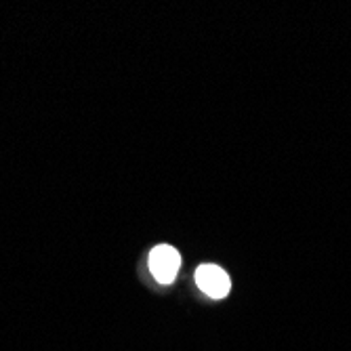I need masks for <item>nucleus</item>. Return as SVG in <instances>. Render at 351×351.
Returning <instances> with one entry per match:
<instances>
[{
  "label": "nucleus",
  "mask_w": 351,
  "mask_h": 351,
  "mask_svg": "<svg viewBox=\"0 0 351 351\" xmlns=\"http://www.w3.org/2000/svg\"><path fill=\"white\" fill-rule=\"evenodd\" d=\"M179 265H181V257L173 246L162 244L149 252V269L160 284H171L175 280Z\"/></svg>",
  "instance_id": "f257e3e1"
},
{
  "label": "nucleus",
  "mask_w": 351,
  "mask_h": 351,
  "mask_svg": "<svg viewBox=\"0 0 351 351\" xmlns=\"http://www.w3.org/2000/svg\"><path fill=\"white\" fill-rule=\"evenodd\" d=\"M196 282H198V286L206 295H210L215 299L226 297L230 293V286H232L228 274L223 271L221 267H217V265H202V267H198Z\"/></svg>",
  "instance_id": "f03ea898"
}]
</instances>
